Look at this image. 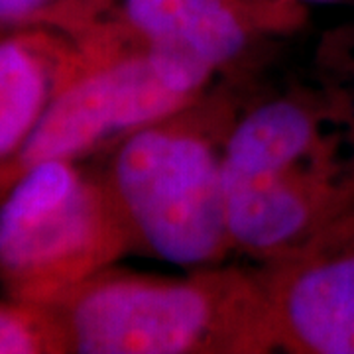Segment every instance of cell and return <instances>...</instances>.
<instances>
[{
  "label": "cell",
  "mask_w": 354,
  "mask_h": 354,
  "mask_svg": "<svg viewBox=\"0 0 354 354\" xmlns=\"http://www.w3.org/2000/svg\"><path fill=\"white\" fill-rule=\"evenodd\" d=\"M234 250L264 262L288 258L354 213V181L335 156L262 174H225Z\"/></svg>",
  "instance_id": "5"
},
{
  "label": "cell",
  "mask_w": 354,
  "mask_h": 354,
  "mask_svg": "<svg viewBox=\"0 0 354 354\" xmlns=\"http://www.w3.org/2000/svg\"><path fill=\"white\" fill-rule=\"evenodd\" d=\"M130 250L102 174L73 160L32 165L0 199V286L10 299L51 304Z\"/></svg>",
  "instance_id": "4"
},
{
  "label": "cell",
  "mask_w": 354,
  "mask_h": 354,
  "mask_svg": "<svg viewBox=\"0 0 354 354\" xmlns=\"http://www.w3.org/2000/svg\"><path fill=\"white\" fill-rule=\"evenodd\" d=\"M50 309L75 354H262L278 348L256 272L197 268L183 278L116 270Z\"/></svg>",
  "instance_id": "1"
},
{
  "label": "cell",
  "mask_w": 354,
  "mask_h": 354,
  "mask_svg": "<svg viewBox=\"0 0 354 354\" xmlns=\"http://www.w3.org/2000/svg\"><path fill=\"white\" fill-rule=\"evenodd\" d=\"M264 264L256 274L278 348L354 354V213L301 252Z\"/></svg>",
  "instance_id": "6"
},
{
  "label": "cell",
  "mask_w": 354,
  "mask_h": 354,
  "mask_svg": "<svg viewBox=\"0 0 354 354\" xmlns=\"http://www.w3.org/2000/svg\"><path fill=\"white\" fill-rule=\"evenodd\" d=\"M232 122L225 102L203 95L116 140L102 177L134 250L193 270L218 266L234 250L223 158Z\"/></svg>",
  "instance_id": "2"
},
{
  "label": "cell",
  "mask_w": 354,
  "mask_h": 354,
  "mask_svg": "<svg viewBox=\"0 0 354 354\" xmlns=\"http://www.w3.org/2000/svg\"><path fill=\"white\" fill-rule=\"evenodd\" d=\"M106 4H109V0H99V6H101V14L104 12V8H106ZM99 14V16H101Z\"/></svg>",
  "instance_id": "14"
},
{
  "label": "cell",
  "mask_w": 354,
  "mask_h": 354,
  "mask_svg": "<svg viewBox=\"0 0 354 354\" xmlns=\"http://www.w3.org/2000/svg\"><path fill=\"white\" fill-rule=\"evenodd\" d=\"M71 38L75 67L22 150L0 165V199L32 165L75 162L104 142L183 111L215 75L191 55L138 44L106 22L88 24Z\"/></svg>",
  "instance_id": "3"
},
{
  "label": "cell",
  "mask_w": 354,
  "mask_h": 354,
  "mask_svg": "<svg viewBox=\"0 0 354 354\" xmlns=\"http://www.w3.org/2000/svg\"><path fill=\"white\" fill-rule=\"evenodd\" d=\"M293 2H299V4H309V2H313V4H333V2H342V0H293Z\"/></svg>",
  "instance_id": "13"
},
{
  "label": "cell",
  "mask_w": 354,
  "mask_h": 354,
  "mask_svg": "<svg viewBox=\"0 0 354 354\" xmlns=\"http://www.w3.org/2000/svg\"><path fill=\"white\" fill-rule=\"evenodd\" d=\"M301 18L304 4L293 0H109L97 20L138 44L191 55L218 73L262 34L288 32Z\"/></svg>",
  "instance_id": "7"
},
{
  "label": "cell",
  "mask_w": 354,
  "mask_h": 354,
  "mask_svg": "<svg viewBox=\"0 0 354 354\" xmlns=\"http://www.w3.org/2000/svg\"><path fill=\"white\" fill-rule=\"evenodd\" d=\"M346 169H348V176L354 181V127H353V134H351V158L346 162Z\"/></svg>",
  "instance_id": "12"
},
{
  "label": "cell",
  "mask_w": 354,
  "mask_h": 354,
  "mask_svg": "<svg viewBox=\"0 0 354 354\" xmlns=\"http://www.w3.org/2000/svg\"><path fill=\"white\" fill-rule=\"evenodd\" d=\"M333 156L321 114L299 95L281 97L234 120L225 140V174H262Z\"/></svg>",
  "instance_id": "9"
},
{
  "label": "cell",
  "mask_w": 354,
  "mask_h": 354,
  "mask_svg": "<svg viewBox=\"0 0 354 354\" xmlns=\"http://www.w3.org/2000/svg\"><path fill=\"white\" fill-rule=\"evenodd\" d=\"M65 344L50 305L0 301V354H64Z\"/></svg>",
  "instance_id": "10"
},
{
  "label": "cell",
  "mask_w": 354,
  "mask_h": 354,
  "mask_svg": "<svg viewBox=\"0 0 354 354\" xmlns=\"http://www.w3.org/2000/svg\"><path fill=\"white\" fill-rule=\"evenodd\" d=\"M51 26H22L0 39V165L22 150L73 71L77 44Z\"/></svg>",
  "instance_id": "8"
},
{
  "label": "cell",
  "mask_w": 354,
  "mask_h": 354,
  "mask_svg": "<svg viewBox=\"0 0 354 354\" xmlns=\"http://www.w3.org/2000/svg\"><path fill=\"white\" fill-rule=\"evenodd\" d=\"M99 16V0H0V26H51L69 36Z\"/></svg>",
  "instance_id": "11"
}]
</instances>
